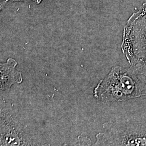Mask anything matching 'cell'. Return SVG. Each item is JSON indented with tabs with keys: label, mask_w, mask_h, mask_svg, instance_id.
<instances>
[{
	"label": "cell",
	"mask_w": 146,
	"mask_h": 146,
	"mask_svg": "<svg viewBox=\"0 0 146 146\" xmlns=\"http://www.w3.org/2000/svg\"><path fill=\"white\" fill-rule=\"evenodd\" d=\"M121 48L130 67L146 76V3L128 20Z\"/></svg>",
	"instance_id": "obj_2"
},
{
	"label": "cell",
	"mask_w": 146,
	"mask_h": 146,
	"mask_svg": "<svg viewBox=\"0 0 146 146\" xmlns=\"http://www.w3.org/2000/svg\"><path fill=\"white\" fill-rule=\"evenodd\" d=\"M94 146H146V120L105 122Z\"/></svg>",
	"instance_id": "obj_3"
},
{
	"label": "cell",
	"mask_w": 146,
	"mask_h": 146,
	"mask_svg": "<svg viewBox=\"0 0 146 146\" xmlns=\"http://www.w3.org/2000/svg\"><path fill=\"white\" fill-rule=\"evenodd\" d=\"M0 114L1 146L39 145L28 127L13 110L1 109Z\"/></svg>",
	"instance_id": "obj_4"
},
{
	"label": "cell",
	"mask_w": 146,
	"mask_h": 146,
	"mask_svg": "<svg viewBox=\"0 0 146 146\" xmlns=\"http://www.w3.org/2000/svg\"><path fill=\"white\" fill-rule=\"evenodd\" d=\"M43 0H1V9L5 5V3L8 2H33L37 5H40Z\"/></svg>",
	"instance_id": "obj_6"
},
{
	"label": "cell",
	"mask_w": 146,
	"mask_h": 146,
	"mask_svg": "<svg viewBox=\"0 0 146 146\" xmlns=\"http://www.w3.org/2000/svg\"><path fill=\"white\" fill-rule=\"evenodd\" d=\"M146 96V76L131 67L114 66L94 90V96L104 102H122Z\"/></svg>",
	"instance_id": "obj_1"
},
{
	"label": "cell",
	"mask_w": 146,
	"mask_h": 146,
	"mask_svg": "<svg viewBox=\"0 0 146 146\" xmlns=\"http://www.w3.org/2000/svg\"><path fill=\"white\" fill-rule=\"evenodd\" d=\"M17 64V62L11 58H8L5 63H0V88L1 92H8L13 84H21L22 82V73L15 70Z\"/></svg>",
	"instance_id": "obj_5"
}]
</instances>
